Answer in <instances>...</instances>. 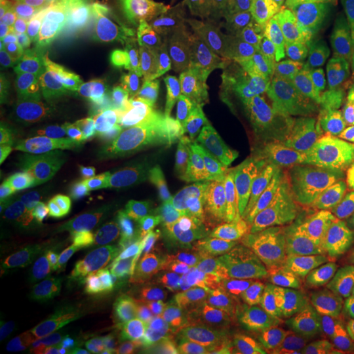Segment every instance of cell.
<instances>
[{"instance_id": "obj_1", "label": "cell", "mask_w": 354, "mask_h": 354, "mask_svg": "<svg viewBox=\"0 0 354 354\" xmlns=\"http://www.w3.org/2000/svg\"><path fill=\"white\" fill-rule=\"evenodd\" d=\"M283 57V114L311 128L354 124V64L333 53V34L321 20L295 8L278 12Z\"/></svg>"}, {"instance_id": "obj_2", "label": "cell", "mask_w": 354, "mask_h": 354, "mask_svg": "<svg viewBox=\"0 0 354 354\" xmlns=\"http://www.w3.org/2000/svg\"><path fill=\"white\" fill-rule=\"evenodd\" d=\"M201 69L221 91H244L264 75L279 48L278 12L258 0H221L199 10Z\"/></svg>"}, {"instance_id": "obj_3", "label": "cell", "mask_w": 354, "mask_h": 354, "mask_svg": "<svg viewBox=\"0 0 354 354\" xmlns=\"http://www.w3.org/2000/svg\"><path fill=\"white\" fill-rule=\"evenodd\" d=\"M162 335L152 317L122 299H51L39 327L44 354H140Z\"/></svg>"}, {"instance_id": "obj_4", "label": "cell", "mask_w": 354, "mask_h": 354, "mask_svg": "<svg viewBox=\"0 0 354 354\" xmlns=\"http://www.w3.org/2000/svg\"><path fill=\"white\" fill-rule=\"evenodd\" d=\"M132 165L122 144L111 140L104 146H81L41 201V211L55 218H91L116 230L140 211L132 183Z\"/></svg>"}, {"instance_id": "obj_5", "label": "cell", "mask_w": 354, "mask_h": 354, "mask_svg": "<svg viewBox=\"0 0 354 354\" xmlns=\"http://www.w3.org/2000/svg\"><path fill=\"white\" fill-rule=\"evenodd\" d=\"M242 290L262 295L288 315L307 319L315 327L330 321V301L323 288V264L315 242L283 236L260 248H248L230 272Z\"/></svg>"}, {"instance_id": "obj_6", "label": "cell", "mask_w": 354, "mask_h": 354, "mask_svg": "<svg viewBox=\"0 0 354 354\" xmlns=\"http://www.w3.org/2000/svg\"><path fill=\"white\" fill-rule=\"evenodd\" d=\"M46 241V264L53 297L122 299V256L118 230L91 218L50 221Z\"/></svg>"}, {"instance_id": "obj_7", "label": "cell", "mask_w": 354, "mask_h": 354, "mask_svg": "<svg viewBox=\"0 0 354 354\" xmlns=\"http://www.w3.org/2000/svg\"><path fill=\"white\" fill-rule=\"evenodd\" d=\"M132 183L140 209L148 211L164 232L183 246L207 272L230 274L248 250L239 227L203 211L187 197L158 185L146 174L144 164L132 165Z\"/></svg>"}, {"instance_id": "obj_8", "label": "cell", "mask_w": 354, "mask_h": 354, "mask_svg": "<svg viewBox=\"0 0 354 354\" xmlns=\"http://www.w3.org/2000/svg\"><path fill=\"white\" fill-rule=\"evenodd\" d=\"M124 278L140 304L152 305L205 279V270L164 232L148 211L118 230Z\"/></svg>"}, {"instance_id": "obj_9", "label": "cell", "mask_w": 354, "mask_h": 354, "mask_svg": "<svg viewBox=\"0 0 354 354\" xmlns=\"http://www.w3.org/2000/svg\"><path fill=\"white\" fill-rule=\"evenodd\" d=\"M191 79L176 69L130 55L109 138L127 144L148 134L169 113Z\"/></svg>"}, {"instance_id": "obj_10", "label": "cell", "mask_w": 354, "mask_h": 354, "mask_svg": "<svg viewBox=\"0 0 354 354\" xmlns=\"http://www.w3.org/2000/svg\"><path fill=\"white\" fill-rule=\"evenodd\" d=\"M136 38V26L120 32L85 65L79 101L91 114L95 127H109L118 101L128 59Z\"/></svg>"}, {"instance_id": "obj_11", "label": "cell", "mask_w": 354, "mask_h": 354, "mask_svg": "<svg viewBox=\"0 0 354 354\" xmlns=\"http://www.w3.org/2000/svg\"><path fill=\"white\" fill-rule=\"evenodd\" d=\"M36 26L50 44L51 51H62L87 64L88 59L113 41L122 28L95 20L65 4H48L36 16Z\"/></svg>"}, {"instance_id": "obj_12", "label": "cell", "mask_w": 354, "mask_h": 354, "mask_svg": "<svg viewBox=\"0 0 354 354\" xmlns=\"http://www.w3.org/2000/svg\"><path fill=\"white\" fill-rule=\"evenodd\" d=\"M12 144L39 179L50 187L64 176L73 153L69 144L51 127L18 132L14 134Z\"/></svg>"}, {"instance_id": "obj_13", "label": "cell", "mask_w": 354, "mask_h": 354, "mask_svg": "<svg viewBox=\"0 0 354 354\" xmlns=\"http://www.w3.org/2000/svg\"><path fill=\"white\" fill-rule=\"evenodd\" d=\"M0 150V187L4 201L12 205L39 201L50 193V185L39 179L38 174L14 148V144Z\"/></svg>"}, {"instance_id": "obj_14", "label": "cell", "mask_w": 354, "mask_h": 354, "mask_svg": "<svg viewBox=\"0 0 354 354\" xmlns=\"http://www.w3.org/2000/svg\"><path fill=\"white\" fill-rule=\"evenodd\" d=\"M28 248L18 236L12 225L2 223L0 234V286H2V309H14L22 299L26 281Z\"/></svg>"}, {"instance_id": "obj_15", "label": "cell", "mask_w": 354, "mask_h": 354, "mask_svg": "<svg viewBox=\"0 0 354 354\" xmlns=\"http://www.w3.org/2000/svg\"><path fill=\"white\" fill-rule=\"evenodd\" d=\"M50 44L41 36L34 20L20 34V38L14 41L12 48L2 53V67L16 71L28 79H39L50 59Z\"/></svg>"}, {"instance_id": "obj_16", "label": "cell", "mask_w": 354, "mask_h": 354, "mask_svg": "<svg viewBox=\"0 0 354 354\" xmlns=\"http://www.w3.org/2000/svg\"><path fill=\"white\" fill-rule=\"evenodd\" d=\"M85 65L87 64H83L73 55L53 51L46 64L44 73L39 77L46 97L55 99V101L79 99Z\"/></svg>"}, {"instance_id": "obj_17", "label": "cell", "mask_w": 354, "mask_h": 354, "mask_svg": "<svg viewBox=\"0 0 354 354\" xmlns=\"http://www.w3.org/2000/svg\"><path fill=\"white\" fill-rule=\"evenodd\" d=\"M281 354H354V329L323 325L283 346Z\"/></svg>"}, {"instance_id": "obj_18", "label": "cell", "mask_w": 354, "mask_h": 354, "mask_svg": "<svg viewBox=\"0 0 354 354\" xmlns=\"http://www.w3.org/2000/svg\"><path fill=\"white\" fill-rule=\"evenodd\" d=\"M48 99V97H46ZM51 113V128L69 144L71 150L81 148L95 128V122L91 114L85 111L79 99H65V101H55L48 99Z\"/></svg>"}, {"instance_id": "obj_19", "label": "cell", "mask_w": 354, "mask_h": 354, "mask_svg": "<svg viewBox=\"0 0 354 354\" xmlns=\"http://www.w3.org/2000/svg\"><path fill=\"white\" fill-rule=\"evenodd\" d=\"M62 4L122 30L146 20L138 0H65Z\"/></svg>"}, {"instance_id": "obj_20", "label": "cell", "mask_w": 354, "mask_h": 354, "mask_svg": "<svg viewBox=\"0 0 354 354\" xmlns=\"http://www.w3.org/2000/svg\"><path fill=\"white\" fill-rule=\"evenodd\" d=\"M46 95L41 81L39 79H28L16 71L4 69L0 73V111H2V120L8 118L10 114L24 104L32 97H41Z\"/></svg>"}, {"instance_id": "obj_21", "label": "cell", "mask_w": 354, "mask_h": 354, "mask_svg": "<svg viewBox=\"0 0 354 354\" xmlns=\"http://www.w3.org/2000/svg\"><path fill=\"white\" fill-rule=\"evenodd\" d=\"M333 301L342 327L354 329V256L344 258L333 279Z\"/></svg>"}, {"instance_id": "obj_22", "label": "cell", "mask_w": 354, "mask_h": 354, "mask_svg": "<svg viewBox=\"0 0 354 354\" xmlns=\"http://www.w3.org/2000/svg\"><path fill=\"white\" fill-rule=\"evenodd\" d=\"M6 127L10 128L12 134L24 132L30 128H48L51 127L50 104L46 95L41 97H32L24 104H20L8 118L2 120Z\"/></svg>"}, {"instance_id": "obj_23", "label": "cell", "mask_w": 354, "mask_h": 354, "mask_svg": "<svg viewBox=\"0 0 354 354\" xmlns=\"http://www.w3.org/2000/svg\"><path fill=\"white\" fill-rule=\"evenodd\" d=\"M36 18L32 16V10L20 0H2V24H0V51L12 48V44L20 38L28 26Z\"/></svg>"}, {"instance_id": "obj_24", "label": "cell", "mask_w": 354, "mask_h": 354, "mask_svg": "<svg viewBox=\"0 0 354 354\" xmlns=\"http://www.w3.org/2000/svg\"><path fill=\"white\" fill-rule=\"evenodd\" d=\"M329 179L337 195L354 203V148H346L333 158Z\"/></svg>"}, {"instance_id": "obj_25", "label": "cell", "mask_w": 354, "mask_h": 354, "mask_svg": "<svg viewBox=\"0 0 354 354\" xmlns=\"http://www.w3.org/2000/svg\"><path fill=\"white\" fill-rule=\"evenodd\" d=\"M138 2L144 16L148 18V16H152V14L164 10L165 6H169V4H171V2H176V0H138Z\"/></svg>"}, {"instance_id": "obj_26", "label": "cell", "mask_w": 354, "mask_h": 354, "mask_svg": "<svg viewBox=\"0 0 354 354\" xmlns=\"http://www.w3.org/2000/svg\"><path fill=\"white\" fill-rule=\"evenodd\" d=\"M339 4H341V10L346 18V22L354 32V0H339Z\"/></svg>"}, {"instance_id": "obj_27", "label": "cell", "mask_w": 354, "mask_h": 354, "mask_svg": "<svg viewBox=\"0 0 354 354\" xmlns=\"http://www.w3.org/2000/svg\"><path fill=\"white\" fill-rule=\"evenodd\" d=\"M193 6H197V8H205V6H209V4H213V2H221V0H189Z\"/></svg>"}, {"instance_id": "obj_28", "label": "cell", "mask_w": 354, "mask_h": 354, "mask_svg": "<svg viewBox=\"0 0 354 354\" xmlns=\"http://www.w3.org/2000/svg\"><path fill=\"white\" fill-rule=\"evenodd\" d=\"M48 4H62V2H65V0H46Z\"/></svg>"}, {"instance_id": "obj_29", "label": "cell", "mask_w": 354, "mask_h": 354, "mask_svg": "<svg viewBox=\"0 0 354 354\" xmlns=\"http://www.w3.org/2000/svg\"><path fill=\"white\" fill-rule=\"evenodd\" d=\"M258 354H276V353H258Z\"/></svg>"}]
</instances>
